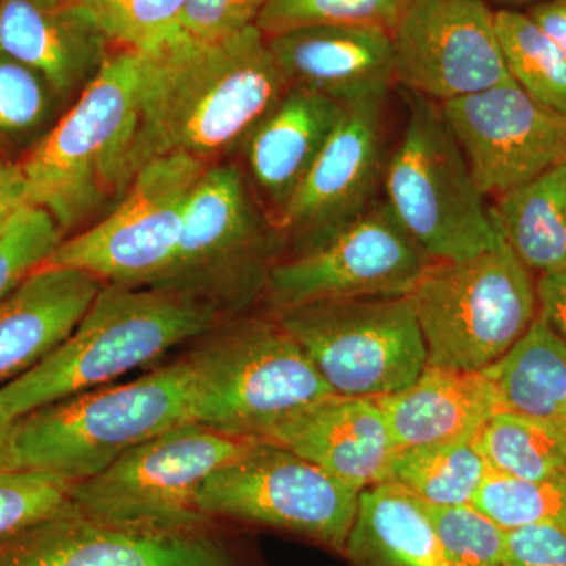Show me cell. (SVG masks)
Masks as SVG:
<instances>
[{"label": "cell", "instance_id": "cell-1", "mask_svg": "<svg viewBox=\"0 0 566 566\" xmlns=\"http://www.w3.org/2000/svg\"><path fill=\"white\" fill-rule=\"evenodd\" d=\"M286 91L256 25L221 40L182 35L161 50L137 54L129 178L163 156L226 161Z\"/></svg>", "mask_w": 566, "mask_h": 566}, {"label": "cell", "instance_id": "cell-2", "mask_svg": "<svg viewBox=\"0 0 566 566\" xmlns=\"http://www.w3.org/2000/svg\"><path fill=\"white\" fill-rule=\"evenodd\" d=\"M227 322L210 305L169 290L104 283L73 333L50 356L0 386L11 420L96 389Z\"/></svg>", "mask_w": 566, "mask_h": 566}, {"label": "cell", "instance_id": "cell-3", "mask_svg": "<svg viewBox=\"0 0 566 566\" xmlns=\"http://www.w3.org/2000/svg\"><path fill=\"white\" fill-rule=\"evenodd\" d=\"M136 80V52L115 51L46 136L20 159L32 207L50 212L63 238L99 221L132 185L126 151Z\"/></svg>", "mask_w": 566, "mask_h": 566}, {"label": "cell", "instance_id": "cell-4", "mask_svg": "<svg viewBox=\"0 0 566 566\" xmlns=\"http://www.w3.org/2000/svg\"><path fill=\"white\" fill-rule=\"evenodd\" d=\"M191 364L182 356L125 385L44 406L17 420L18 468L73 483L91 479L142 442L191 422Z\"/></svg>", "mask_w": 566, "mask_h": 566}, {"label": "cell", "instance_id": "cell-5", "mask_svg": "<svg viewBox=\"0 0 566 566\" xmlns=\"http://www.w3.org/2000/svg\"><path fill=\"white\" fill-rule=\"evenodd\" d=\"M285 245L243 169L214 163L193 188L172 260L147 286L192 297L232 319L264 296Z\"/></svg>", "mask_w": 566, "mask_h": 566}, {"label": "cell", "instance_id": "cell-6", "mask_svg": "<svg viewBox=\"0 0 566 566\" xmlns=\"http://www.w3.org/2000/svg\"><path fill=\"white\" fill-rule=\"evenodd\" d=\"M186 354L191 422L262 441L275 427L334 397L296 340L275 322L227 319Z\"/></svg>", "mask_w": 566, "mask_h": 566}, {"label": "cell", "instance_id": "cell-7", "mask_svg": "<svg viewBox=\"0 0 566 566\" xmlns=\"http://www.w3.org/2000/svg\"><path fill=\"white\" fill-rule=\"evenodd\" d=\"M405 132L386 163V203L433 262H458L505 243L441 104L409 92Z\"/></svg>", "mask_w": 566, "mask_h": 566}, {"label": "cell", "instance_id": "cell-8", "mask_svg": "<svg viewBox=\"0 0 566 566\" xmlns=\"http://www.w3.org/2000/svg\"><path fill=\"white\" fill-rule=\"evenodd\" d=\"M409 303L428 367L485 371L523 338L538 316L531 271L505 243L458 262H433Z\"/></svg>", "mask_w": 566, "mask_h": 566}, {"label": "cell", "instance_id": "cell-9", "mask_svg": "<svg viewBox=\"0 0 566 566\" xmlns=\"http://www.w3.org/2000/svg\"><path fill=\"white\" fill-rule=\"evenodd\" d=\"M256 439L185 422L142 442L99 474L74 483L70 504L84 515L153 531H191L214 523L197 509L205 480L248 452Z\"/></svg>", "mask_w": 566, "mask_h": 566}, {"label": "cell", "instance_id": "cell-10", "mask_svg": "<svg viewBox=\"0 0 566 566\" xmlns=\"http://www.w3.org/2000/svg\"><path fill=\"white\" fill-rule=\"evenodd\" d=\"M279 324L335 395L401 392L427 367V348L408 296L316 301L277 312Z\"/></svg>", "mask_w": 566, "mask_h": 566}, {"label": "cell", "instance_id": "cell-11", "mask_svg": "<svg viewBox=\"0 0 566 566\" xmlns=\"http://www.w3.org/2000/svg\"><path fill=\"white\" fill-rule=\"evenodd\" d=\"M211 164L188 155L153 159L99 221L63 238L41 266L70 268L115 285H148L172 260L197 181Z\"/></svg>", "mask_w": 566, "mask_h": 566}, {"label": "cell", "instance_id": "cell-12", "mask_svg": "<svg viewBox=\"0 0 566 566\" xmlns=\"http://www.w3.org/2000/svg\"><path fill=\"white\" fill-rule=\"evenodd\" d=\"M359 494L303 457L256 441L205 480L196 504L211 520L279 528L344 553Z\"/></svg>", "mask_w": 566, "mask_h": 566}, {"label": "cell", "instance_id": "cell-13", "mask_svg": "<svg viewBox=\"0 0 566 566\" xmlns=\"http://www.w3.org/2000/svg\"><path fill=\"white\" fill-rule=\"evenodd\" d=\"M431 263L386 200H376L326 243L275 264L264 297L282 312L316 301L408 296Z\"/></svg>", "mask_w": 566, "mask_h": 566}, {"label": "cell", "instance_id": "cell-14", "mask_svg": "<svg viewBox=\"0 0 566 566\" xmlns=\"http://www.w3.org/2000/svg\"><path fill=\"white\" fill-rule=\"evenodd\" d=\"M0 566H252L214 521L191 531H153L96 520L70 501L0 538Z\"/></svg>", "mask_w": 566, "mask_h": 566}, {"label": "cell", "instance_id": "cell-15", "mask_svg": "<svg viewBox=\"0 0 566 566\" xmlns=\"http://www.w3.org/2000/svg\"><path fill=\"white\" fill-rule=\"evenodd\" d=\"M390 33L395 82L436 103L515 82L485 0H409Z\"/></svg>", "mask_w": 566, "mask_h": 566}, {"label": "cell", "instance_id": "cell-16", "mask_svg": "<svg viewBox=\"0 0 566 566\" xmlns=\"http://www.w3.org/2000/svg\"><path fill=\"white\" fill-rule=\"evenodd\" d=\"M480 191L499 197L566 163V115L516 82L441 104Z\"/></svg>", "mask_w": 566, "mask_h": 566}, {"label": "cell", "instance_id": "cell-17", "mask_svg": "<svg viewBox=\"0 0 566 566\" xmlns=\"http://www.w3.org/2000/svg\"><path fill=\"white\" fill-rule=\"evenodd\" d=\"M385 99L346 106L344 118L305 180L279 216L286 245L303 253L370 210L385 175Z\"/></svg>", "mask_w": 566, "mask_h": 566}, {"label": "cell", "instance_id": "cell-18", "mask_svg": "<svg viewBox=\"0 0 566 566\" xmlns=\"http://www.w3.org/2000/svg\"><path fill=\"white\" fill-rule=\"evenodd\" d=\"M266 40L289 88L348 106L386 99L395 82L392 33L385 28L312 25Z\"/></svg>", "mask_w": 566, "mask_h": 566}, {"label": "cell", "instance_id": "cell-19", "mask_svg": "<svg viewBox=\"0 0 566 566\" xmlns=\"http://www.w3.org/2000/svg\"><path fill=\"white\" fill-rule=\"evenodd\" d=\"M111 46L80 0H0V52L41 74L63 106L98 76Z\"/></svg>", "mask_w": 566, "mask_h": 566}, {"label": "cell", "instance_id": "cell-20", "mask_svg": "<svg viewBox=\"0 0 566 566\" xmlns=\"http://www.w3.org/2000/svg\"><path fill=\"white\" fill-rule=\"evenodd\" d=\"M262 441L303 457L357 493L385 483L398 452L378 400L340 395L285 420Z\"/></svg>", "mask_w": 566, "mask_h": 566}, {"label": "cell", "instance_id": "cell-21", "mask_svg": "<svg viewBox=\"0 0 566 566\" xmlns=\"http://www.w3.org/2000/svg\"><path fill=\"white\" fill-rule=\"evenodd\" d=\"M345 104L318 93L289 88L245 137L249 181L274 221L305 180L338 123Z\"/></svg>", "mask_w": 566, "mask_h": 566}, {"label": "cell", "instance_id": "cell-22", "mask_svg": "<svg viewBox=\"0 0 566 566\" xmlns=\"http://www.w3.org/2000/svg\"><path fill=\"white\" fill-rule=\"evenodd\" d=\"M103 285L82 271L40 266L0 297V386L59 348Z\"/></svg>", "mask_w": 566, "mask_h": 566}, {"label": "cell", "instance_id": "cell-23", "mask_svg": "<svg viewBox=\"0 0 566 566\" xmlns=\"http://www.w3.org/2000/svg\"><path fill=\"white\" fill-rule=\"evenodd\" d=\"M398 450L472 441L501 411L485 371L424 367L401 392L378 398Z\"/></svg>", "mask_w": 566, "mask_h": 566}, {"label": "cell", "instance_id": "cell-24", "mask_svg": "<svg viewBox=\"0 0 566 566\" xmlns=\"http://www.w3.org/2000/svg\"><path fill=\"white\" fill-rule=\"evenodd\" d=\"M344 553L353 566H449L422 502L390 483L359 494Z\"/></svg>", "mask_w": 566, "mask_h": 566}, {"label": "cell", "instance_id": "cell-25", "mask_svg": "<svg viewBox=\"0 0 566 566\" xmlns=\"http://www.w3.org/2000/svg\"><path fill=\"white\" fill-rule=\"evenodd\" d=\"M485 374L502 409L536 420L566 441V342L543 316Z\"/></svg>", "mask_w": 566, "mask_h": 566}, {"label": "cell", "instance_id": "cell-26", "mask_svg": "<svg viewBox=\"0 0 566 566\" xmlns=\"http://www.w3.org/2000/svg\"><path fill=\"white\" fill-rule=\"evenodd\" d=\"M493 212L528 271L566 273V163L499 196Z\"/></svg>", "mask_w": 566, "mask_h": 566}, {"label": "cell", "instance_id": "cell-27", "mask_svg": "<svg viewBox=\"0 0 566 566\" xmlns=\"http://www.w3.org/2000/svg\"><path fill=\"white\" fill-rule=\"evenodd\" d=\"M488 468L472 441L408 447L395 453L385 483L422 504L472 505Z\"/></svg>", "mask_w": 566, "mask_h": 566}, {"label": "cell", "instance_id": "cell-28", "mask_svg": "<svg viewBox=\"0 0 566 566\" xmlns=\"http://www.w3.org/2000/svg\"><path fill=\"white\" fill-rule=\"evenodd\" d=\"M490 471L526 480L566 476V441L545 424L515 415L495 412L472 439Z\"/></svg>", "mask_w": 566, "mask_h": 566}, {"label": "cell", "instance_id": "cell-29", "mask_svg": "<svg viewBox=\"0 0 566 566\" xmlns=\"http://www.w3.org/2000/svg\"><path fill=\"white\" fill-rule=\"evenodd\" d=\"M495 29L513 81L536 103L566 115V52L526 11H495Z\"/></svg>", "mask_w": 566, "mask_h": 566}, {"label": "cell", "instance_id": "cell-30", "mask_svg": "<svg viewBox=\"0 0 566 566\" xmlns=\"http://www.w3.org/2000/svg\"><path fill=\"white\" fill-rule=\"evenodd\" d=\"M62 107L41 74L0 52V156L31 151Z\"/></svg>", "mask_w": 566, "mask_h": 566}, {"label": "cell", "instance_id": "cell-31", "mask_svg": "<svg viewBox=\"0 0 566 566\" xmlns=\"http://www.w3.org/2000/svg\"><path fill=\"white\" fill-rule=\"evenodd\" d=\"M472 506L505 532L531 526L566 531V476L526 480L488 469Z\"/></svg>", "mask_w": 566, "mask_h": 566}, {"label": "cell", "instance_id": "cell-32", "mask_svg": "<svg viewBox=\"0 0 566 566\" xmlns=\"http://www.w3.org/2000/svg\"><path fill=\"white\" fill-rule=\"evenodd\" d=\"M111 44L136 54L161 50L185 33L186 0H80Z\"/></svg>", "mask_w": 566, "mask_h": 566}, {"label": "cell", "instance_id": "cell-33", "mask_svg": "<svg viewBox=\"0 0 566 566\" xmlns=\"http://www.w3.org/2000/svg\"><path fill=\"white\" fill-rule=\"evenodd\" d=\"M409 0H268L256 28L263 35L312 25H374L392 31Z\"/></svg>", "mask_w": 566, "mask_h": 566}, {"label": "cell", "instance_id": "cell-34", "mask_svg": "<svg viewBox=\"0 0 566 566\" xmlns=\"http://www.w3.org/2000/svg\"><path fill=\"white\" fill-rule=\"evenodd\" d=\"M449 566H505V531L472 505L423 504Z\"/></svg>", "mask_w": 566, "mask_h": 566}, {"label": "cell", "instance_id": "cell-35", "mask_svg": "<svg viewBox=\"0 0 566 566\" xmlns=\"http://www.w3.org/2000/svg\"><path fill=\"white\" fill-rule=\"evenodd\" d=\"M73 482L50 472H0V538L39 523L70 501Z\"/></svg>", "mask_w": 566, "mask_h": 566}, {"label": "cell", "instance_id": "cell-36", "mask_svg": "<svg viewBox=\"0 0 566 566\" xmlns=\"http://www.w3.org/2000/svg\"><path fill=\"white\" fill-rule=\"evenodd\" d=\"M63 234L50 212L32 207L0 237V297L50 259Z\"/></svg>", "mask_w": 566, "mask_h": 566}, {"label": "cell", "instance_id": "cell-37", "mask_svg": "<svg viewBox=\"0 0 566 566\" xmlns=\"http://www.w3.org/2000/svg\"><path fill=\"white\" fill-rule=\"evenodd\" d=\"M268 0H186L185 33L212 41L256 25Z\"/></svg>", "mask_w": 566, "mask_h": 566}, {"label": "cell", "instance_id": "cell-38", "mask_svg": "<svg viewBox=\"0 0 566 566\" xmlns=\"http://www.w3.org/2000/svg\"><path fill=\"white\" fill-rule=\"evenodd\" d=\"M505 566H566V531L531 526L505 532Z\"/></svg>", "mask_w": 566, "mask_h": 566}, {"label": "cell", "instance_id": "cell-39", "mask_svg": "<svg viewBox=\"0 0 566 566\" xmlns=\"http://www.w3.org/2000/svg\"><path fill=\"white\" fill-rule=\"evenodd\" d=\"M29 208L32 203L21 163L0 156V237Z\"/></svg>", "mask_w": 566, "mask_h": 566}, {"label": "cell", "instance_id": "cell-40", "mask_svg": "<svg viewBox=\"0 0 566 566\" xmlns=\"http://www.w3.org/2000/svg\"><path fill=\"white\" fill-rule=\"evenodd\" d=\"M538 315L566 342V273L539 275Z\"/></svg>", "mask_w": 566, "mask_h": 566}, {"label": "cell", "instance_id": "cell-41", "mask_svg": "<svg viewBox=\"0 0 566 566\" xmlns=\"http://www.w3.org/2000/svg\"><path fill=\"white\" fill-rule=\"evenodd\" d=\"M532 21L566 52V0H542L526 11Z\"/></svg>", "mask_w": 566, "mask_h": 566}, {"label": "cell", "instance_id": "cell-42", "mask_svg": "<svg viewBox=\"0 0 566 566\" xmlns=\"http://www.w3.org/2000/svg\"><path fill=\"white\" fill-rule=\"evenodd\" d=\"M14 428L17 420L0 415V472L20 469L14 453Z\"/></svg>", "mask_w": 566, "mask_h": 566}, {"label": "cell", "instance_id": "cell-43", "mask_svg": "<svg viewBox=\"0 0 566 566\" xmlns=\"http://www.w3.org/2000/svg\"><path fill=\"white\" fill-rule=\"evenodd\" d=\"M485 2H495L501 3V6H505L506 9H512V7H521V6H535V3L542 2V0H485Z\"/></svg>", "mask_w": 566, "mask_h": 566}]
</instances>
